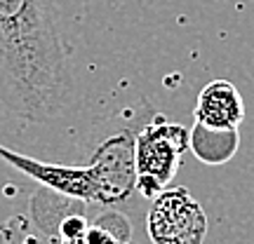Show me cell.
Here are the masks:
<instances>
[{
    "mask_svg": "<svg viewBox=\"0 0 254 244\" xmlns=\"http://www.w3.org/2000/svg\"><path fill=\"white\" fill-rule=\"evenodd\" d=\"M31 216L50 244H87L90 223L85 218V202L80 199L40 188L31 197Z\"/></svg>",
    "mask_w": 254,
    "mask_h": 244,
    "instance_id": "obj_5",
    "label": "cell"
},
{
    "mask_svg": "<svg viewBox=\"0 0 254 244\" xmlns=\"http://www.w3.org/2000/svg\"><path fill=\"white\" fill-rule=\"evenodd\" d=\"M129 221L116 209H109L94 218L87 230V244H129Z\"/></svg>",
    "mask_w": 254,
    "mask_h": 244,
    "instance_id": "obj_8",
    "label": "cell"
},
{
    "mask_svg": "<svg viewBox=\"0 0 254 244\" xmlns=\"http://www.w3.org/2000/svg\"><path fill=\"white\" fill-rule=\"evenodd\" d=\"M186 148L189 129L165 120L163 115H153L134 144L136 190L146 197L163 193L179 169Z\"/></svg>",
    "mask_w": 254,
    "mask_h": 244,
    "instance_id": "obj_3",
    "label": "cell"
},
{
    "mask_svg": "<svg viewBox=\"0 0 254 244\" xmlns=\"http://www.w3.org/2000/svg\"><path fill=\"white\" fill-rule=\"evenodd\" d=\"M71 94V52L59 33L55 0H0V110L50 122Z\"/></svg>",
    "mask_w": 254,
    "mask_h": 244,
    "instance_id": "obj_1",
    "label": "cell"
},
{
    "mask_svg": "<svg viewBox=\"0 0 254 244\" xmlns=\"http://www.w3.org/2000/svg\"><path fill=\"white\" fill-rule=\"evenodd\" d=\"M134 144L136 139L129 129L111 136L94 150V157L87 167L40 162L17 150H9L2 144H0V160L12 164L17 172L31 176L43 188L80 199L85 204L94 202L101 207H116L136 190Z\"/></svg>",
    "mask_w": 254,
    "mask_h": 244,
    "instance_id": "obj_2",
    "label": "cell"
},
{
    "mask_svg": "<svg viewBox=\"0 0 254 244\" xmlns=\"http://www.w3.org/2000/svg\"><path fill=\"white\" fill-rule=\"evenodd\" d=\"M193 115L209 129H238L245 120V103L233 82L212 80L198 94Z\"/></svg>",
    "mask_w": 254,
    "mask_h": 244,
    "instance_id": "obj_6",
    "label": "cell"
},
{
    "mask_svg": "<svg viewBox=\"0 0 254 244\" xmlns=\"http://www.w3.org/2000/svg\"><path fill=\"white\" fill-rule=\"evenodd\" d=\"M146 230L153 244H202L207 216L186 188H170L155 195Z\"/></svg>",
    "mask_w": 254,
    "mask_h": 244,
    "instance_id": "obj_4",
    "label": "cell"
},
{
    "mask_svg": "<svg viewBox=\"0 0 254 244\" xmlns=\"http://www.w3.org/2000/svg\"><path fill=\"white\" fill-rule=\"evenodd\" d=\"M238 144H240L238 129H209L200 122L189 129V148L200 162L209 167L226 164L236 155Z\"/></svg>",
    "mask_w": 254,
    "mask_h": 244,
    "instance_id": "obj_7",
    "label": "cell"
},
{
    "mask_svg": "<svg viewBox=\"0 0 254 244\" xmlns=\"http://www.w3.org/2000/svg\"><path fill=\"white\" fill-rule=\"evenodd\" d=\"M47 244H50V242H47Z\"/></svg>",
    "mask_w": 254,
    "mask_h": 244,
    "instance_id": "obj_9",
    "label": "cell"
}]
</instances>
